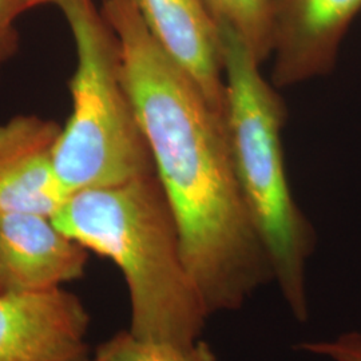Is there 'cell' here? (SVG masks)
<instances>
[{
  "mask_svg": "<svg viewBox=\"0 0 361 361\" xmlns=\"http://www.w3.org/2000/svg\"><path fill=\"white\" fill-rule=\"evenodd\" d=\"M125 83L209 314L240 310L273 281L233 170L224 119L158 44L134 0H102Z\"/></svg>",
  "mask_w": 361,
  "mask_h": 361,
  "instance_id": "obj_1",
  "label": "cell"
},
{
  "mask_svg": "<svg viewBox=\"0 0 361 361\" xmlns=\"http://www.w3.org/2000/svg\"><path fill=\"white\" fill-rule=\"evenodd\" d=\"M52 221L121 269L133 335L177 344L201 340L210 314L185 264L178 226L155 171L73 194Z\"/></svg>",
  "mask_w": 361,
  "mask_h": 361,
  "instance_id": "obj_2",
  "label": "cell"
},
{
  "mask_svg": "<svg viewBox=\"0 0 361 361\" xmlns=\"http://www.w3.org/2000/svg\"><path fill=\"white\" fill-rule=\"evenodd\" d=\"M219 31L225 80L222 119L233 170L271 261L273 281L293 317L304 323L308 319L307 262L316 234L286 177V106L245 43L228 30Z\"/></svg>",
  "mask_w": 361,
  "mask_h": 361,
  "instance_id": "obj_3",
  "label": "cell"
},
{
  "mask_svg": "<svg viewBox=\"0 0 361 361\" xmlns=\"http://www.w3.org/2000/svg\"><path fill=\"white\" fill-rule=\"evenodd\" d=\"M65 18L77 52L71 116L62 128L55 170L67 198L155 171L125 83L114 30L94 0H37Z\"/></svg>",
  "mask_w": 361,
  "mask_h": 361,
  "instance_id": "obj_4",
  "label": "cell"
},
{
  "mask_svg": "<svg viewBox=\"0 0 361 361\" xmlns=\"http://www.w3.org/2000/svg\"><path fill=\"white\" fill-rule=\"evenodd\" d=\"M271 85L296 86L335 68L361 0H271Z\"/></svg>",
  "mask_w": 361,
  "mask_h": 361,
  "instance_id": "obj_5",
  "label": "cell"
},
{
  "mask_svg": "<svg viewBox=\"0 0 361 361\" xmlns=\"http://www.w3.org/2000/svg\"><path fill=\"white\" fill-rule=\"evenodd\" d=\"M90 316L62 288L0 292V361H62L86 349Z\"/></svg>",
  "mask_w": 361,
  "mask_h": 361,
  "instance_id": "obj_6",
  "label": "cell"
},
{
  "mask_svg": "<svg viewBox=\"0 0 361 361\" xmlns=\"http://www.w3.org/2000/svg\"><path fill=\"white\" fill-rule=\"evenodd\" d=\"M89 250L51 217L0 212V292L37 293L83 277Z\"/></svg>",
  "mask_w": 361,
  "mask_h": 361,
  "instance_id": "obj_7",
  "label": "cell"
},
{
  "mask_svg": "<svg viewBox=\"0 0 361 361\" xmlns=\"http://www.w3.org/2000/svg\"><path fill=\"white\" fill-rule=\"evenodd\" d=\"M58 122L16 116L0 125V212L54 217L67 200L55 170Z\"/></svg>",
  "mask_w": 361,
  "mask_h": 361,
  "instance_id": "obj_8",
  "label": "cell"
},
{
  "mask_svg": "<svg viewBox=\"0 0 361 361\" xmlns=\"http://www.w3.org/2000/svg\"><path fill=\"white\" fill-rule=\"evenodd\" d=\"M164 51L224 116L225 80L219 27L204 0H134Z\"/></svg>",
  "mask_w": 361,
  "mask_h": 361,
  "instance_id": "obj_9",
  "label": "cell"
},
{
  "mask_svg": "<svg viewBox=\"0 0 361 361\" xmlns=\"http://www.w3.org/2000/svg\"><path fill=\"white\" fill-rule=\"evenodd\" d=\"M219 30L241 39L262 65L271 59V0H204Z\"/></svg>",
  "mask_w": 361,
  "mask_h": 361,
  "instance_id": "obj_10",
  "label": "cell"
},
{
  "mask_svg": "<svg viewBox=\"0 0 361 361\" xmlns=\"http://www.w3.org/2000/svg\"><path fill=\"white\" fill-rule=\"evenodd\" d=\"M91 361H219L210 345L198 340L192 344L146 340L123 331L104 341Z\"/></svg>",
  "mask_w": 361,
  "mask_h": 361,
  "instance_id": "obj_11",
  "label": "cell"
},
{
  "mask_svg": "<svg viewBox=\"0 0 361 361\" xmlns=\"http://www.w3.org/2000/svg\"><path fill=\"white\" fill-rule=\"evenodd\" d=\"M37 7L35 0H0V73L19 50L16 20L22 13Z\"/></svg>",
  "mask_w": 361,
  "mask_h": 361,
  "instance_id": "obj_12",
  "label": "cell"
},
{
  "mask_svg": "<svg viewBox=\"0 0 361 361\" xmlns=\"http://www.w3.org/2000/svg\"><path fill=\"white\" fill-rule=\"evenodd\" d=\"M298 350L334 361H361V334L348 332L334 340L304 341L297 345Z\"/></svg>",
  "mask_w": 361,
  "mask_h": 361,
  "instance_id": "obj_13",
  "label": "cell"
},
{
  "mask_svg": "<svg viewBox=\"0 0 361 361\" xmlns=\"http://www.w3.org/2000/svg\"><path fill=\"white\" fill-rule=\"evenodd\" d=\"M62 361H91V357H89V355H87V348H86Z\"/></svg>",
  "mask_w": 361,
  "mask_h": 361,
  "instance_id": "obj_14",
  "label": "cell"
}]
</instances>
